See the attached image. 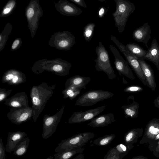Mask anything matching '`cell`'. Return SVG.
I'll return each mask as SVG.
<instances>
[{
  "label": "cell",
  "instance_id": "obj_1",
  "mask_svg": "<svg viewBox=\"0 0 159 159\" xmlns=\"http://www.w3.org/2000/svg\"><path fill=\"white\" fill-rule=\"evenodd\" d=\"M71 64L61 58L54 59H42L36 61L32 68L35 73H40L44 70L54 72L58 75L65 76L69 74Z\"/></svg>",
  "mask_w": 159,
  "mask_h": 159
},
{
  "label": "cell",
  "instance_id": "obj_2",
  "mask_svg": "<svg viewBox=\"0 0 159 159\" xmlns=\"http://www.w3.org/2000/svg\"><path fill=\"white\" fill-rule=\"evenodd\" d=\"M52 94V88L46 83H43L38 86H34L32 88L30 95L33 106V118L34 122Z\"/></svg>",
  "mask_w": 159,
  "mask_h": 159
},
{
  "label": "cell",
  "instance_id": "obj_3",
  "mask_svg": "<svg viewBox=\"0 0 159 159\" xmlns=\"http://www.w3.org/2000/svg\"><path fill=\"white\" fill-rule=\"evenodd\" d=\"M115 11L112 13L115 25L120 33L124 31L129 16L136 9L134 3L128 0H115Z\"/></svg>",
  "mask_w": 159,
  "mask_h": 159
},
{
  "label": "cell",
  "instance_id": "obj_4",
  "mask_svg": "<svg viewBox=\"0 0 159 159\" xmlns=\"http://www.w3.org/2000/svg\"><path fill=\"white\" fill-rule=\"evenodd\" d=\"M25 16L32 38L34 37L43 11L39 0H31L25 9Z\"/></svg>",
  "mask_w": 159,
  "mask_h": 159
},
{
  "label": "cell",
  "instance_id": "obj_5",
  "mask_svg": "<svg viewBox=\"0 0 159 159\" xmlns=\"http://www.w3.org/2000/svg\"><path fill=\"white\" fill-rule=\"evenodd\" d=\"M95 51L97 58L94 61L96 63L95 67L96 70L104 72L110 80L115 79L116 75L112 67L109 54L101 42L96 48Z\"/></svg>",
  "mask_w": 159,
  "mask_h": 159
},
{
  "label": "cell",
  "instance_id": "obj_6",
  "mask_svg": "<svg viewBox=\"0 0 159 159\" xmlns=\"http://www.w3.org/2000/svg\"><path fill=\"white\" fill-rule=\"evenodd\" d=\"M111 39L124 54L126 59L127 62L143 84L149 87V85L144 76L138 58L133 55L125 46L112 34L111 35Z\"/></svg>",
  "mask_w": 159,
  "mask_h": 159
},
{
  "label": "cell",
  "instance_id": "obj_7",
  "mask_svg": "<svg viewBox=\"0 0 159 159\" xmlns=\"http://www.w3.org/2000/svg\"><path fill=\"white\" fill-rule=\"evenodd\" d=\"M95 134L91 132H85L77 134L62 140L55 148L54 152H57L66 148H82L89 141L93 139Z\"/></svg>",
  "mask_w": 159,
  "mask_h": 159
},
{
  "label": "cell",
  "instance_id": "obj_8",
  "mask_svg": "<svg viewBox=\"0 0 159 159\" xmlns=\"http://www.w3.org/2000/svg\"><path fill=\"white\" fill-rule=\"evenodd\" d=\"M74 35L68 31H63L54 33L49 39L48 44L56 49L68 51L75 43Z\"/></svg>",
  "mask_w": 159,
  "mask_h": 159
},
{
  "label": "cell",
  "instance_id": "obj_9",
  "mask_svg": "<svg viewBox=\"0 0 159 159\" xmlns=\"http://www.w3.org/2000/svg\"><path fill=\"white\" fill-rule=\"evenodd\" d=\"M114 96L112 93L100 90L88 91L79 97L75 105L77 106H89Z\"/></svg>",
  "mask_w": 159,
  "mask_h": 159
},
{
  "label": "cell",
  "instance_id": "obj_10",
  "mask_svg": "<svg viewBox=\"0 0 159 159\" xmlns=\"http://www.w3.org/2000/svg\"><path fill=\"white\" fill-rule=\"evenodd\" d=\"M109 48L114 57L115 67L119 75H124L131 80H135V77L128 63L120 55L116 48L111 44L109 45Z\"/></svg>",
  "mask_w": 159,
  "mask_h": 159
},
{
  "label": "cell",
  "instance_id": "obj_11",
  "mask_svg": "<svg viewBox=\"0 0 159 159\" xmlns=\"http://www.w3.org/2000/svg\"><path fill=\"white\" fill-rule=\"evenodd\" d=\"M106 108V106H102L84 111L74 112L69 119L68 123H78L91 120L103 111Z\"/></svg>",
  "mask_w": 159,
  "mask_h": 159
},
{
  "label": "cell",
  "instance_id": "obj_12",
  "mask_svg": "<svg viewBox=\"0 0 159 159\" xmlns=\"http://www.w3.org/2000/svg\"><path fill=\"white\" fill-rule=\"evenodd\" d=\"M56 10L61 15L66 16H78L83 11L73 3L66 0H59L54 2Z\"/></svg>",
  "mask_w": 159,
  "mask_h": 159
},
{
  "label": "cell",
  "instance_id": "obj_13",
  "mask_svg": "<svg viewBox=\"0 0 159 159\" xmlns=\"http://www.w3.org/2000/svg\"><path fill=\"white\" fill-rule=\"evenodd\" d=\"M64 109L65 107H63L60 111L58 116L57 115V113L56 115L50 116L43 120V130L42 134L43 139H48L55 132Z\"/></svg>",
  "mask_w": 159,
  "mask_h": 159
},
{
  "label": "cell",
  "instance_id": "obj_14",
  "mask_svg": "<svg viewBox=\"0 0 159 159\" xmlns=\"http://www.w3.org/2000/svg\"><path fill=\"white\" fill-rule=\"evenodd\" d=\"M11 111L8 114L9 120L12 122L16 125L20 124L27 120L33 116L32 109L29 107L25 108H18L15 109L11 108Z\"/></svg>",
  "mask_w": 159,
  "mask_h": 159
},
{
  "label": "cell",
  "instance_id": "obj_15",
  "mask_svg": "<svg viewBox=\"0 0 159 159\" xmlns=\"http://www.w3.org/2000/svg\"><path fill=\"white\" fill-rule=\"evenodd\" d=\"M151 30L148 22L136 28L133 32V38L136 41L143 43L148 49V41L150 39Z\"/></svg>",
  "mask_w": 159,
  "mask_h": 159
},
{
  "label": "cell",
  "instance_id": "obj_16",
  "mask_svg": "<svg viewBox=\"0 0 159 159\" xmlns=\"http://www.w3.org/2000/svg\"><path fill=\"white\" fill-rule=\"evenodd\" d=\"M27 136V134L24 132H9L5 146L6 152L11 153L14 151L18 143Z\"/></svg>",
  "mask_w": 159,
  "mask_h": 159
},
{
  "label": "cell",
  "instance_id": "obj_17",
  "mask_svg": "<svg viewBox=\"0 0 159 159\" xmlns=\"http://www.w3.org/2000/svg\"><path fill=\"white\" fill-rule=\"evenodd\" d=\"M6 101V105L13 107L25 108L29 107L28 97L24 92L17 93Z\"/></svg>",
  "mask_w": 159,
  "mask_h": 159
},
{
  "label": "cell",
  "instance_id": "obj_18",
  "mask_svg": "<svg viewBox=\"0 0 159 159\" xmlns=\"http://www.w3.org/2000/svg\"><path fill=\"white\" fill-rule=\"evenodd\" d=\"M147 51L144 57V60H147L152 62L159 70V45L156 39L152 40Z\"/></svg>",
  "mask_w": 159,
  "mask_h": 159
},
{
  "label": "cell",
  "instance_id": "obj_19",
  "mask_svg": "<svg viewBox=\"0 0 159 159\" xmlns=\"http://www.w3.org/2000/svg\"><path fill=\"white\" fill-rule=\"evenodd\" d=\"M116 121L113 114L110 113L94 118L87 125L93 128L103 127L108 126Z\"/></svg>",
  "mask_w": 159,
  "mask_h": 159
},
{
  "label": "cell",
  "instance_id": "obj_20",
  "mask_svg": "<svg viewBox=\"0 0 159 159\" xmlns=\"http://www.w3.org/2000/svg\"><path fill=\"white\" fill-rule=\"evenodd\" d=\"M138 60L144 76L149 85V88L152 91H154L156 89V84L154 72L152 69L150 65L145 61L144 60L138 59Z\"/></svg>",
  "mask_w": 159,
  "mask_h": 159
},
{
  "label": "cell",
  "instance_id": "obj_21",
  "mask_svg": "<svg viewBox=\"0 0 159 159\" xmlns=\"http://www.w3.org/2000/svg\"><path fill=\"white\" fill-rule=\"evenodd\" d=\"M3 81L10 84H16L23 82L25 75L20 71L11 69L7 70L3 75Z\"/></svg>",
  "mask_w": 159,
  "mask_h": 159
},
{
  "label": "cell",
  "instance_id": "obj_22",
  "mask_svg": "<svg viewBox=\"0 0 159 159\" xmlns=\"http://www.w3.org/2000/svg\"><path fill=\"white\" fill-rule=\"evenodd\" d=\"M91 80L89 77L83 76L79 75H75L67 80L65 87H73L81 89H86V85Z\"/></svg>",
  "mask_w": 159,
  "mask_h": 159
},
{
  "label": "cell",
  "instance_id": "obj_23",
  "mask_svg": "<svg viewBox=\"0 0 159 159\" xmlns=\"http://www.w3.org/2000/svg\"><path fill=\"white\" fill-rule=\"evenodd\" d=\"M84 148H66L55 153L54 159H69L74 155L83 153Z\"/></svg>",
  "mask_w": 159,
  "mask_h": 159
},
{
  "label": "cell",
  "instance_id": "obj_24",
  "mask_svg": "<svg viewBox=\"0 0 159 159\" xmlns=\"http://www.w3.org/2000/svg\"><path fill=\"white\" fill-rule=\"evenodd\" d=\"M139 107V104L134 101L128 105H122L121 107L123 110L125 117L126 118L130 117L132 119L137 117Z\"/></svg>",
  "mask_w": 159,
  "mask_h": 159
},
{
  "label": "cell",
  "instance_id": "obj_25",
  "mask_svg": "<svg viewBox=\"0 0 159 159\" xmlns=\"http://www.w3.org/2000/svg\"><path fill=\"white\" fill-rule=\"evenodd\" d=\"M125 46L138 59L144 60V57L147 53V50L135 43H127Z\"/></svg>",
  "mask_w": 159,
  "mask_h": 159
},
{
  "label": "cell",
  "instance_id": "obj_26",
  "mask_svg": "<svg viewBox=\"0 0 159 159\" xmlns=\"http://www.w3.org/2000/svg\"><path fill=\"white\" fill-rule=\"evenodd\" d=\"M13 28V26L10 23L5 25L3 31L0 34V51L3 50L8 39V36Z\"/></svg>",
  "mask_w": 159,
  "mask_h": 159
},
{
  "label": "cell",
  "instance_id": "obj_27",
  "mask_svg": "<svg viewBox=\"0 0 159 159\" xmlns=\"http://www.w3.org/2000/svg\"><path fill=\"white\" fill-rule=\"evenodd\" d=\"M30 139L28 137L22 139L17 144L13 154L18 156L24 155L26 152L29 145Z\"/></svg>",
  "mask_w": 159,
  "mask_h": 159
},
{
  "label": "cell",
  "instance_id": "obj_28",
  "mask_svg": "<svg viewBox=\"0 0 159 159\" xmlns=\"http://www.w3.org/2000/svg\"><path fill=\"white\" fill-rule=\"evenodd\" d=\"M146 134L148 136H154L159 133V118L151 120L147 126Z\"/></svg>",
  "mask_w": 159,
  "mask_h": 159
},
{
  "label": "cell",
  "instance_id": "obj_29",
  "mask_svg": "<svg viewBox=\"0 0 159 159\" xmlns=\"http://www.w3.org/2000/svg\"><path fill=\"white\" fill-rule=\"evenodd\" d=\"M16 5V0H9L2 9L0 14V17L4 18L10 15L13 13Z\"/></svg>",
  "mask_w": 159,
  "mask_h": 159
},
{
  "label": "cell",
  "instance_id": "obj_30",
  "mask_svg": "<svg viewBox=\"0 0 159 159\" xmlns=\"http://www.w3.org/2000/svg\"><path fill=\"white\" fill-rule=\"evenodd\" d=\"M116 137L114 134H107L98 138L93 141V143L99 146H104L109 144Z\"/></svg>",
  "mask_w": 159,
  "mask_h": 159
},
{
  "label": "cell",
  "instance_id": "obj_31",
  "mask_svg": "<svg viewBox=\"0 0 159 159\" xmlns=\"http://www.w3.org/2000/svg\"><path fill=\"white\" fill-rule=\"evenodd\" d=\"M81 89L73 87L66 88L63 92L64 98H68L72 100L80 94Z\"/></svg>",
  "mask_w": 159,
  "mask_h": 159
},
{
  "label": "cell",
  "instance_id": "obj_32",
  "mask_svg": "<svg viewBox=\"0 0 159 159\" xmlns=\"http://www.w3.org/2000/svg\"><path fill=\"white\" fill-rule=\"evenodd\" d=\"M95 24L93 22H90L87 24L84 29L83 36L85 40L89 42L91 39L94 33Z\"/></svg>",
  "mask_w": 159,
  "mask_h": 159
},
{
  "label": "cell",
  "instance_id": "obj_33",
  "mask_svg": "<svg viewBox=\"0 0 159 159\" xmlns=\"http://www.w3.org/2000/svg\"><path fill=\"white\" fill-rule=\"evenodd\" d=\"M137 133V129H132L127 132L124 136L125 143L129 145L132 142Z\"/></svg>",
  "mask_w": 159,
  "mask_h": 159
},
{
  "label": "cell",
  "instance_id": "obj_34",
  "mask_svg": "<svg viewBox=\"0 0 159 159\" xmlns=\"http://www.w3.org/2000/svg\"><path fill=\"white\" fill-rule=\"evenodd\" d=\"M124 156L117 152L113 148L108 151L104 159H122Z\"/></svg>",
  "mask_w": 159,
  "mask_h": 159
},
{
  "label": "cell",
  "instance_id": "obj_35",
  "mask_svg": "<svg viewBox=\"0 0 159 159\" xmlns=\"http://www.w3.org/2000/svg\"><path fill=\"white\" fill-rule=\"evenodd\" d=\"M129 145L120 143L117 145L113 148L116 152L120 154L125 156L127 153Z\"/></svg>",
  "mask_w": 159,
  "mask_h": 159
},
{
  "label": "cell",
  "instance_id": "obj_36",
  "mask_svg": "<svg viewBox=\"0 0 159 159\" xmlns=\"http://www.w3.org/2000/svg\"><path fill=\"white\" fill-rule=\"evenodd\" d=\"M22 43L21 38H18L16 39L12 44L10 51H13L17 50L20 47Z\"/></svg>",
  "mask_w": 159,
  "mask_h": 159
},
{
  "label": "cell",
  "instance_id": "obj_37",
  "mask_svg": "<svg viewBox=\"0 0 159 159\" xmlns=\"http://www.w3.org/2000/svg\"><path fill=\"white\" fill-rule=\"evenodd\" d=\"M143 88L137 85L130 86L126 87L124 90V91L127 93L138 92L142 91Z\"/></svg>",
  "mask_w": 159,
  "mask_h": 159
},
{
  "label": "cell",
  "instance_id": "obj_38",
  "mask_svg": "<svg viewBox=\"0 0 159 159\" xmlns=\"http://www.w3.org/2000/svg\"><path fill=\"white\" fill-rule=\"evenodd\" d=\"M6 150L2 139H0V159H6Z\"/></svg>",
  "mask_w": 159,
  "mask_h": 159
},
{
  "label": "cell",
  "instance_id": "obj_39",
  "mask_svg": "<svg viewBox=\"0 0 159 159\" xmlns=\"http://www.w3.org/2000/svg\"><path fill=\"white\" fill-rule=\"evenodd\" d=\"M108 10V7H105L104 6L101 7L98 11V17L100 18H103Z\"/></svg>",
  "mask_w": 159,
  "mask_h": 159
},
{
  "label": "cell",
  "instance_id": "obj_40",
  "mask_svg": "<svg viewBox=\"0 0 159 159\" xmlns=\"http://www.w3.org/2000/svg\"><path fill=\"white\" fill-rule=\"evenodd\" d=\"M2 90L0 91V101L1 102L3 101L4 99H5L8 96L9 94H10V92L11 91V90H9V91L7 92V91H4L3 90V89H2Z\"/></svg>",
  "mask_w": 159,
  "mask_h": 159
},
{
  "label": "cell",
  "instance_id": "obj_41",
  "mask_svg": "<svg viewBox=\"0 0 159 159\" xmlns=\"http://www.w3.org/2000/svg\"><path fill=\"white\" fill-rule=\"evenodd\" d=\"M70 1L82 7L85 8L87 7V5L84 0H70Z\"/></svg>",
  "mask_w": 159,
  "mask_h": 159
},
{
  "label": "cell",
  "instance_id": "obj_42",
  "mask_svg": "<svg viewBox=\"0 0 159 159\" xmlns=\"http://www.w3.org/2000/svg\"><path fill=\"white\" fill-rule=\"evenodd\" d=\"M155 106L159 108V95L154 101Z\"/></svg>",
  "mask_w": 159,
  "mask_h": 159
},
{
  "label": "cell",
  "instance_id": "obj_43",
  "mask_svg": "<svg viewBox=\"0 0 159 159\" xmlns=\"http://www.w3.org/2000/svg\"><path fill=\"white\" fill-rule=\"evenodd\" d=\"M84 155L82 153L79 154L75 157L72 159H84Z\"/></svg>",
  "mask_w": 159,
  "mask_h": 159
},
{
  "label": "cell",
  "instance_id": "obj_44",
  "mask_svg": "<svg viewBox=\"0 0 159 159\" xmlns=\"http://www.w3.org/2000/svg\"><path fill=\"white\" fill-rule=\"evenodd\" d=\"M53 157L50 156L49 157H48L46 159H53Z\"/></svg>",
  "mask_w": 159,
  "mask_h": 159
},
{
  "label": "cell",
  "instance_id": "obj_45",
  "mask_svg": "<svg viewBox=\"0 0 159 159\" xmlns=\"http://www.w3.org/2000/svg\"><path fill=\"white\" fill-rule=\"evenodd\" d=\"M156 139H159V133L156 135Z\"/></svg>",
  "mask_w": 159,
  "mask_h": 159
},
{
  "label": "cell",
  "instance_id": "obj_46",
  "mask_svg": "<svg viewBox=\"0 0 159 159\" xmlns=\"http://www.w3.org/2000/svg\"><path fill=\"white\" fill-rule=\"evenodd\" d=\"M144 159L140 158H132V159Z\"/></svg>",
  "mask_w": 159,
  "mask_h": 159
},
{
  "label": "cell",
  "instance_id": "obj_47",
  "mask_svg": "<svg viewBox=\"0 0 159 159\" xmlns=\"http://www.w3.org/2000/svg\"><path fill=\"white\" fill-rule=\"evenodd\" d=\"M158 144H159V143H158Z\"/></svg>",
  "mask_w": 159,
  "mask_h": 159
}]
</instances>
